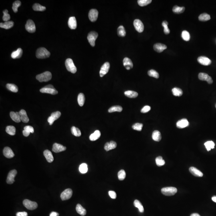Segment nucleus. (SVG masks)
Returning <instances> with one entry per match:
<instances>
[{"instance_id": "obj_1", "label": "nucleus", "mask_w": 216, "mask_h": 216, "mask_svg": "<svg viewBox=\"0 0 216 216\" xmlns=\"http://www.w3.org/2000/svg\"><path fill=\"white\" fill-rule=\"evenodd\" d=\"M51 53L45 48L41 47L37 50L36 57L38 59H43L49 57Z\"/></svg>"}, {"instance_id": "obj_2", "label": "nucleus", "mask_w": 216, "mask_h": 216, "mask_svg": "<svg viewBox=\"0 0 216 216\" xmlns=\"http://www.w3.org/2000/svg\"><path fill=\"white\" fill-rule=\"evenodd\" d=\"M51 78L52 74L49 71L45 72L36 76V79L40 82L49 81L51 80Z\"/></svg>"}, {"instance_id": "obj_3", "label": "nucleus", "mask_w": 216, "mask_h": 216, "mask_svg": "<svg viewBox=\"0 0 216 216\" xmlns=\"http://www.w3.org/2000/svg\"><path fill=\"white\" fill-rule=\"evenodd\" d=\"M177 191V188L174 187H167L162 188V193L165 196H170L174 195Z\"/></svg>"}, {"instance_id": "obj_4", "label": "nucleus", "mask_w": 216, "mask_h": 216, "mask_svg": "<svg viewBox=\"0 0 216 216\" xmlns=\"http://www.w3.org/2000/svg\"><path fill=\"white\" fill-rule=\"evenodd\" d=\"M65 66L68 71L72 73H75L77 71L76 67L74 64L73 62L71 59H67L65 61Z\"/></svg>"}, {"instance_id": "obj_5", "label": "nucleus", "mask_w": 216, "mask_h": 216, "mask_svg": "<svg viewBox=\"0 0 216 216\" xmlns=\"http://www.w3.org/2000/svg\"><path fill=\"white\" fill-rule=\"evenodd\" d=\"M23 204L27 209L30 210H33L38 207L37 202L31 201L28 199H25L23 202Z\"/></svg>"}, {"instance_id": "obj_6", "label": "nucleus", "mask_w": 216, "mask_h": 216, "mask_svg": "<svg viewBox=\"0 0 216 216\" xmlns=\"http://www.w3.org/2000/svg\"><path fill=\"white\" fill-rule=\"evenodd\" d=\"M98 37V34L94 31H91L88 33L87 39L91 46L94 47L95 45V41Z\"/></svg>"}, {"instance_id": "obj_7", "label": "nucleus", "mask_w": 216, "mask_h": 216, "mask_svg": "<svg viewBox=\"0 0 216 216\" xmlns=\"http://www.w3.org/2000/svg\"><path fill=\"white\" fill-rule=\"evenodd\" d=\"M25 29L28 32L33 33L36 31V27L35 23L32 20H28L25 25Z\"/></svg>"}, {"instance_id": "obj_8", "label": "nucleus", "mask_w": 216, "mask_h": 216, "mask_svg": "<svg viewBox=\"0 0 216 216\" xmlns=\"http://www.w3.org/2000/svg\"><path fill=\"white\" fill-rule=\"evenodd\" d=\"M72 194V191L70 188H67L61 194V198L62 200H67L71 197Z\"/></svg>"}, {"instance_id": "obj_9", "label": "nucleus", "mask_w": 216, "mask_h": 216, "mask_svg": "<svg viewBox=\"0 0 216 216\" xmlns=\"http://www.w3.org/2000/svg\"><path fill=\"white\" fill-rule=\"evenodd\" d=\"M61 116V112L59 111H56L52 113L51 116L48 119V122H49L50 125H52L54 121L58 119Z\"/></svg>"}, {"instance_id": "obj_10", "label": "nucleus", "mask_w": 216, "mask_h": 216, "mask_svg": "<svg viewBox=\"0 0 216 216\" xmlns=\"http://www.w3.org/2000/svg\"><path fill=\"white\" fill-rule=\"evenodd\" d=\"M133 24L135 29L138 32L141 33L143 31L144 29V25L141 20L135 19L134 21Z\"/></svg>"}, {"instance_id": "obj_11", "label": "nucleus", "mask_w": 216, "mask_h": 216, "mask_svg": "<svg viewBox=\"0 0 216 216\" xmlns=\"http://www.w3.org/2000/svg\"><path fill=\"white\" fill-rule=\"evenodd\" d=\"M17 171L14 169L10 171L7 176V182L9 184H12L15 182V178L17 174Z\"/></svg>"}, {"instance_id": "obj_12", "label": "nucleus", "mask_w": 216, "mask_h": 216, "mask_svg": "<svg viewBox=\"0 0 216 216\" xmlns=\"http://www.w3.org/2000/svg\"><path fill=\"white\" fill-rule=\"evenodd\" d=\"M98 12L96 9H92L89 11L88 17L91 22H95L98 17Z\"/></svg>"}, {"instance_id": "obj_13", "label": "nucleus", "mask_w": 216, "mask_h": 216, "mask_svg": "<svg viewBox=\"0 0 216 216\" xmlns=\"http://www.w3.org/2000/svg\"><path fill=\"white\" fill-rule=\"evenodd\" d=\"M198 76L199 79L201 80H205L209 84H212L213 82L212 78L207 74L201 72L198 74Z\"/></svg>"}, {"instance_id": "obj_14", "label": "nucleus", "mask_w": 216, "mask_h": 216, "mask_svg": "<svg viewBox=\"0 0 216 216\" xmlns=\"http://www.w3.org/2000/svg\"><path fill=\"white\" fill-rule=\"evenodd\" d=\"M110 67V63L109 62H106L102 65V66H101L100 71V77H103L108 73Z\"/></svg>"}, {"instance_id": "obj_15", "label": "nucleus", "mask_w": 216, "mask_h": 216, "mask_svg": "<svg viewBox=\"0 0 216 216\" xmlns=\"http://www.w3.org/2000/svg\"><path fill=\"white\" fill-rule=\"evenodd\" d=\"M197 61L199 63L204 66H208L211 63V60L208 58L204 56H201L199 57L197 59Z\"/></svg>"}, {"instance_id": "obj_16", "label": "nucleus", "mask_w": 216, "mask_h": 216, "mask_svg": "<svg viewBox=\"0 0 216 216\" xmlns=\"http://www.w3.org/2000/svg\"><path fill=\"white\" fill-rule=\"evenodd\" d=\"M66 150V147L61 144L55 143L53 145L52 150L55 153H58L64 151Z\"/></svg>"}, {"instance_id": "obj_17", "label": "nucleus", "mask_w": 216, "mask_h": 216, "mask_svg": "<svg viewBox=\"0 0 216 216\" xmlns=\"http://www.w3.org/2000/svg\"><path fill=\"white\" fill-rule=\"evenodd\" d=\"M3 153L4 155L8 159L12 158L15 156V154L12 149L9 147H6L4 148Z\"/></svg>"}, {"instance_id": "obj_18", "label": "nucleus", "mask_w": 216, "mask_h": 216, "mask_svg": "<svg viewBox=\"0 0 216 216\" xmlns=\"http://www.w3.org/2000/svg\"><path fill=\"white\" fill-rule=\"evenodd\" d=\"M176 127L179 129L185 128L189 125V122L186 119H183L178 121L176 123Z\"/></svg>"}, {"instance_id": "obj_19", "label": "nucleus", "mask_w": 216, "mask_h": 216, "mask_svg": "<svg viewBox=\"0 0 216 216\" xmlns=\"http://www.w3.org/2000/svg\"><path fill=\"white\" fill-rule=\"evenodd\" d=\"M154 49L158 53H161L166 49H167V46L163 44L158 43L154 45Z\"/></svg>"}, {"instance_id": "obj_20", "label": "nucleus", "mask_w": 216, "mask_h": 216, "mask_svg": "<svg viewBox=\"0 0 216 216\" xmlns=\"http://www.w3.org/2000/svg\"><path fill=\"white\" fill-rule=\"evenodd\" d=\"M40 91L42 93H49L53 95H55L58 93V91L55 88H50L45 87L41 88Z\"/></svg>"}, {"instance_id": "obj_21", "label": "nucleus", "mask_w": 216, "mask_h": 216, "mask_svg": "<svg viewBox=\"0 0 216 216\" xmlns=\"http://www.w3.org/2000/svg\"><path fill=\"white\" fill-rule=\"evenodd\" d=\"M117 146V144L114 141H111L110 142H107L104 145V149L106 151L115 149Z\"/></svg>"}, {"instance_id": "obj_22", "label": "nucleus", "mask_w": 216, "mask_h": 216, "mask_svg": "<svg viewBox=\"0 0 216 216\" xmlns=\"http://www.w3.org/2000/svg\"><path fill=\"white\" fill-rule=\"evenodd\" d=\"M68 26L71 29H75L77 27V22L75 17H70L68 21Z\"/></svg>"}, {"instance_id": "obj_23", "label": "nucleus", "mask_w": 216, "mask_h": 216, "mask_svg": "<svg viewBox=\"0 0 216 216\" xmlns=\"http://www.w3.org/2000/svg\"><path fill=\"white\" fill-rule=\"evenodd\" d=\"M10 115L11 119L15 122L19 123L21 121V118L19 112H11Z\"/></svg>"}, {"instance_id": "obj_24", "label": "nucleus", "mask_w": 216, "mask_h": 216, "mask_svg": "<svg viewBox=\"0 0 216 216\" xmlns=\"http://www.w3.org/2000/svg\"><path fill=\"white\" fill-rule=\"evenodd\" d=\"M123 65L126 68L127 70L131 69L133 67V63L131 59L127 57H125L123 59Z\"/></svg>"}, {"instance_id": "obj_25", "label": "nucleus", "mask_w": 216, "mask_h": 216, "mask_svg": "<svg viewBox=\"0 0 216 216\" xmlns=\"http://www.w3.org/2000/svg\"><path fill=\"white\" fill-rule=\"evenodd\" d=\"M44 155L49 163H51L54 161V157L53 155L50 151L46 150L43 153Z\"/></svg>"}, {"instance_id": "obj_26", "label": "nucleus", "mask_w": 216, "mask_h": 216, "mask_svg": "<svg viewBox=\"0 0 216 216\" xmlns=\"http://www.w3.org/2000/svg\"><path fill=\"white\" fill-rule=\"evenodd\" d=\"M189 171L194 176L197 177H202L203 176V173L194 167H190L189 168Z\"/></svg>"}, {"instance_id": "obj_27", "label": "nucleus", "mask_w": 216, "mask_h": 216, "mask_svg": "<svg viewBox=\"0 0 216 216\" xmlns=\"http://www.w3.org/2000/svg\"><path fill=\"white\" fill-rule=\"evenodd\" d=\"M19 114L21 116V121L24 123H27L29 121V119L27 115V113L25 110H21L19 112Z\"/></svg>"}, {"instance_id": "obj_28", "label": "nucleus", "mask_w": 216, "mask_h": 216, "mask_svg": "<svg viewBox=\"0 0 216 216\" xmlns=\"http://www.w3.org/2000/svg\"><path fill=\"white\" fill-rule=\"evenodd\" d=\"M23 50L21 48H19L17 50L13 52L11 54V57L13 59H19L22 57Z\"/></svg>"}, {"instance_id": "obj_29", "label": "nucleus", "mask_w": 216, "mask_h": 216, "mask_svg": "<svg viewBox=\"0 0 216 216\" xmlns=\"http://www.w3.org/2000/svg\"><path fill=\"white\" fill-rule=\"evenodd\" d=\"M161 133L159 131L157 130L154 131L152 134V139L154 141L159 142L161 141Z\"/></svg>"}, {"instance_id": "obj_30", "label": "nucleus", "mask_w": 216, "mask_h": 216, "mask_svg": "<svg viewBox=\"0 0 216 216\" xmlns=\"http://www.w3.org/2000/svg\"><path fill=\"white\" fill-rule=\"evenodd\" d=\"M14 23L13 21H8L7 22H5V23H1L0 27L1 28L8 29L12 28V27L14 26Z\"/></svg>"}, {"instance_id": "obj_31", "label": "nucleus", "mask_w": 216, "mask_h": 216, "mask_svg": "<svg viewBox=\"0 0 216 216\" xmlns=\"http://www.w3.org/2000/svg\"><path fill=\"white\" fill-rule=\"evenodd\" d=\"M76 209V212L80 215L84 216L86 214V210L83 207L79 204H77Z\"/></svg>"}, {"instance_id": "obj_32", "label": "nucleus", "mask_w": 216, "mask_h": 216, "mask_svg": "<svg viewBox=\"0 0 216 216\" xmlns=\"http://www.w3.org/2000/svg\"><path fill=\"white\" fill-rule=\"evenodd\" d=\"M100 135H101V133L100 131L98 130H96L94 131V133L90 135L89 137V139L91 141H96L100 138Z\"/></svg>"}, {"instance_id": "obj_33", "label": "nucleus", "mask_w": 216, "mask_h": 216, "mask_svg": "<svg viewBox=\"0 0 216 216\" xmlns=\"http://www.w3.org/2000/svg\"><path fill=\"white\" fill-rule=\"evenodd\" d=\"M126 96L130 98H135L137 97L138 96V93L135 91L132 90H127L125 91L124 93Z\"/></svg>"}, {"instance_id": "obj_34", "label": "nucleus", "mask_w": 216, "mask_h": 216, "mask_svg": "<svg viewBox=\"0 0 216 216\" xmlns=\"http://www.w3.org/2000/svg\"><path fill=\"white\" fill-rule=\"evenodd\" d=\"M85 98L84 94L83 93H80L78 96V104L80 106H83L85 102Z\"/></svg>"}, {"instance_id": "obj_35", "label": "nucleus", "mask_w": 216, "mask_h": 216, "mask_svg": "<svg viewBox=\"0 0 216 216\" xmlns=\"http://www.w3.org/2000/svg\"><path fill=\"white\" fill-rule=\"evenodd\" d=\"M33 9L35 11H43L46 10V8L38 3H35L33 5Z\"/></svg>"}, {"instance_id": "obj_36", "label": "nucleus", "mask_w": 216, "mask_h": 216, "mask_svg": "<svg viewBox=\"0 0 216 216\" xmlns=\"http://www.w3.org/2000/svg\"><path fill=\"white\" fill-rule=\"evenodd\" d=\"M6 87L9 90L14 92H17L18 91V88L15 84H7Z\"/></svg>"}, {"instance_id": "obj_37", "label": "nucleus", "mask_w": 216, "mask_h": 216, "mask_svg": "<svg viewBox=\"0 0 216 216\" xmlns=\"http://www.w3.org/2000/svg\"><path fill=\"white\" fill-rule=\"evenodd\" d=\"M6 131L8 134L11 135H15L16 133V129L14 126H7L6 128Z\"/></svg>"}, {"instance_id": "obj_38", "label": "nucleus", "mask_w": 216, "mask_h": 216, "mask_svg": "<svg viewBox=\"0 0 216 216\" xmlns=\"http://www.w3.org/2000/svg\"><path fill=\"white\" fill-rule=\"evenodd\" d=\"M173 94L175 96H181L183 94L182 90L180 88L177 87H174L172 90Z\"/></svg>"}, {"instance_id": "obj_39", "label": "nucleus", "mask_w": 216, "mask_h": 216, "mask_svg": "<svg viewBox=\"0 0 216 216\" xmlns=\"http://www.w3.org/2000/svg\"><path fill=\"white\" fill-rule=\"evenodd\" d=\"M117 34L119 37H124L126 35V33L125 29L123 26H120L117 29Z\"/></svg>"}, {"instance_id": "obj_40", "label": "nucleus", "mask_w": 216, "mask_h": 216, "mask_svg": "<svg viewBox=\"0 0 216 216\" xmlns=\"http://www.w3.org/2000/svg\"><path fill=\"white\" fill-rule=\"evenodd\" d=\"M198 19L200 21H206L210 20V17L208 14L206 13H203L200 15L198 17Z\"/></svg>"}, {"instance_id": "obj_41", "label": "nucleus", "mask_w": 216, "mask_h": 216, "mask_svg": "<svg viewBox=\"0 0 216 216\" xmlns=\"http://www.w3.org/2000/svg\"><path fill=\"white\" fill-rule=\"evenodd\" d=\"M134 205L135 207L138 208L139 211L140 212H142H142H144V209L143 206L142 205V204L139 200H135L134 201Z\"/></svg>"}, {"instance_id": "obj_42", "label": "nucleus", "mask_w": 216, "mask_h": 216, "mask_svg": "<svg viewBox=\"0 0 216 216\" xmlns=\"http://www.w3.org/2000/svg\"><path fill=\"white\" fill-rule=\"evenodd\" d=\"M185 9L184 7H179L178 6H174L173 9V11L176 14H180L184 12Z\"/></svg>"}, {"instance_id": "obj_43", "label": "nucleus", "mask_w": 216, "mask_h": 216, "mask_svg": "<svg viewBox=\"0 0 216 216\" xmlns=\"http://www.w3.org/2000/svg\"><path fill=\"white\" fill-rule=\"evenodd\" d=\"M123 110V108L120 106H112L111 108H109V109L108 110V111L109 113H113L115 112H121Z\"/></svg>"}, {"instance_id": "obj_44", "label": "nucleus", "mask_w": 216, "mask_h": 216, "mask_svg": "<svg viewBox=\"0 0 216 216\" xmlns=\"http://www.w3.org/2000/svg\"><path fill=\"white\" fill-rule=\"evenodd\" d=\"M71 133L72 135L76 137H78L81 136V133L80 132V130L78 129V128H76L75 127H72L71 129Z\"/></svg>"}, {"instance_id": "obj_45", "label": "nucleus", "mask_w": 216, "mask_h": 216, "mask_svg": "<svg viewBox=\"0 0 216 216\" xmlns=\"http://www.w3.org/2000/svg\"><path fill=\"white\" fill-rule=\"evenodd\" d=\"M204 145L208 151H210L211 149H214L215 146L214 143L212 141H207L204 143Z\"/></svg>"}, {"instance_id": "obj_46", "label": "nucleus", "mask_w": 216, "mask_h": 216, "mask_svg": "<svg viewBox=\"0 0 216 216\" xmlns=\"http://www.w3.org/2000/svg\"><path fill=\"white\" fill-rule=\"evenodd\" d=\"M156 163L157 165L159 167H161L164 165L165 163V161L163 159V158L161 156H159L156 158L155 160Z\"/></svg>"}, {"instance_id": "obj_47", "label": "nucleus", "mask_w": 216, "mask_h": 216, "mask_svg": "<svg viewBox=\"0 0 216 216\" xmlns=\"http://www.w3.org/2000/svg\"><path fill=\"white\" fill-rule=\"evenodd\" d=\"M79 170L82 174L86 173L88 171V167L86 163H82L80 165Z\"/></svg>"}, {"instance_id": "obj_48", "label": "nucleus", "mask_w": 216, "mask_h": 216, "mask_svg": "<svg viewBox=\"0 0 216 216\" xmlns=\"http://www.w3.org/2000/svg\"><path fill=\"white\" fill-rule=\"evenodd\" d=\"M182 37L184 41H188L190 39V35L189 33L186 31H183L182 33Z\"/></svg>"}, {"instance_id": "obj_49", "label": "nucleus", "mask_w": 216, "mask_h": 216, "mask_svg": "<svg viewBox=\"0 0 216 216\" xmlns=\"http://www.w3.org/2000/svg\"><path fill=\"white\" fill-rule=\"evenodd\" d=\"M148 74L149 76L153 77L155 78H158L159 77V75L157 72L153 69L149 70L148 72Z\"/></svg>"}, {"instance_id": "obj_50", "label": "nucleus", "mask_w": 216, "mask_h": 216, "mask_svg": "<svg viewBox=\"0 0 216 216\" xmlns=\"http://www.w3.org/2000/svg\"><path fill=\"white\" fill-rule=\"evenodd\" d=\"M21 2L19 1H16L15 2H14V3H13V5L12 9H13V10L15 13H17V12H18V7L21 5Z\"/></svg>"}, {"instance_id": "obj_51", "label": "nucleus", "mask_w": 216, "mask_h": 216, "mask_svg": "<svg viewBox=\"0 0 216 216\" xmlns=\"http://www.w3.org/2000/svg\"><path fill=\"white\" fill-rule=\"evenodd\" d=\"M162 25L163 27L164 28V32L165 34L168 35V34H169L170 33V31L169 29L168 28V23L167 21H163Z\"/></svg>"}, {"instance_id": "obj_52", "label": "nucleus", "mask_w": 216, "mask_h": 216, "mask_svg": "<svg viewBox=\"0 0 216 216\" xmlns=\"http://www.w3.org/2000/svg\"><path fill=\"white\" fill-rule=\"evenodd\" d=\"M151 2V0H139L138 3L139 6L144 7L150 4Z\"/></svg>"}, {"instance_id": "obj_53", "label": "nucleus", "mask_w": 216, "mask_h": 216, "mask_svg": "<svg viewBox=\"0 0 216 216\" xmlns=\"http://www.w3.org/2000/svg\"><path fill=\"white\" fill-rule=\"evenodd\" d=\"M118 177L119 180H123L125 179L126 177L125 171L124 170H121L119 171L118 173Z\"/></svg>"}, {"instance_id": "obj_54", "label": "nucleus", "mask_w": 216, "mask_h": 216, "mask_svg": "<svg viewBox=\"0 0 216 216\" xmlns=\"http://www.w3.org/2000/svg\"><path fill=\"white\" fill-rule=\"evenodd\" d=\"M143 124L142 123H136L132 126V128L135 130L138 131H141L143 128Z\"/></svg>"}, {"instance_id": "obj_55", "label": "nucleus", "mask_w": 216, "mask_h": 216, "mask_svg": "<svg viewBox=\"0 0 216 216\" xmlns=\"http://www.w3.org/2000/svg\"><path fill=\"white\" fill-rule=\"evenodd\" d=\"M3 19L5 22H7L10 19V15L8 14V11L7 10H4L3 11Z\"/></svg>"}, {"instance_id": "obj_56", "label": "nucleus", "mask_w": 216, "mask_h": 216, "mask_svg": "<svg viewBox=\"0 0 216 216\" xmlns=\"http://www.w3.org/2000/svg\"><path fill=\"white\" fill-rule=\"evenodd\" d=\"M151 108L149 106H145L141 110V112L142 113H145L150 111Z\"/></svg>"}, {"instance_id": "obj_57", "label": "nucleus", "mask_w": 216, "mask_h": 216, "mask_svg": "<svg viewBox=\"0 0 216 216\" xmlns=\"http://www.w3.org/2000/svg\"><path fill=\"white\" fill-rule=\"evenodd\" d=\"M24 130L28 131V132H30V133H34V128H33L32 126H25V127H24Z\"/></svg>"}, {"instance_id": "obj_58", "label": "nucleus", "mask_w": 216, "mask_h": 216, "mask_svg": "<svg viewBox=\"0 0 216 216\" xmlns=\"http://www.w3.org/2000/svg\"><path fill=\"white\" fill-rule=\"evenodd\" d=\"M109 196L113 199H115L117 197V194L116 192L114 191H109Z\"/></svg>"}, {"instance_id": "obj_59", "label": "nucleus", "mask_w": 216, "mask_h": 216, "mask_svg": "<svg viewBox=\"0 0 216 216\" xmlns=\"http://www.w3.org/2000/svg\"><path fill=\"white\" fill-rule=\"evenodd\" d=\"M16 216H28V213L26 212H20L16 214Z\"/></svg>"}, {"instance_id": "obj_60", "label": "nucleus", "mask_w": 216, "mask_h": 216, "mask_svg": "<svg viewBox=\"0 0 216 216\" xmlns=\"http://www.w3.org/2000/svg\"><path fill=\"white\" fill-rule=\"evenodd\" d=\"M23 135L25 137H27L30 135V132H28V131L24 130L23 131Z\"/></svg>"}, {"instance_id": "obj_61", "label": "nucleus", "mask_w": 216, "mask_h": 216, "mask_svg": "<svg viewBox=\"0 0 216 216\" xmlns=\"http://www.w3.org/2000/svg\"><path fill=\"white\" fill-rule=\"evenodd\" d=\"M59 213L55 212H52L50 214V216H59Z\"/></svg>"}, {"instance_id": "obj_62", "label": "nucleus", "mask_w": 216, "mask_h": 216, "mask_svg": "<svg viewBox=\"0 0 216 216\" xmlns=\"http://www.w3.org/2000/svg\"><path fill=\"white\" fill-rule=\"evenodd\" d=\"M45 87H47V88H55L52 85H51V84H49L48 85L46 86Z\"/></svg>"}, {"instance_id": "obj_63", "label": "nucleus", "mask_w": 216, "mask_h": 216, "mask_svg": "<svg viewBox=\"0 0 216 216\" xmlns=\"http://www.w3.org/2000/svg\"><path fill=\"white\" fill-rule=\"evenodd\" d=\"M190 216H200L198 213H193L192 214H191Z\"/></svg>"}, {"instance_id": "obj_64", "label": "nucleus", "mask_w": 216, "mask_h": 216, "mask_svg": "<svg viewBox=\"0 0 216 216\" xmlns=\"http://www.w3.org/2000/svg\"><path fill=\"white\" fill-rule=\"evenodd\" d=\"M212 200H213L214 202H216V196H213V197H212Z\"/></svg>"}]
</instances>
